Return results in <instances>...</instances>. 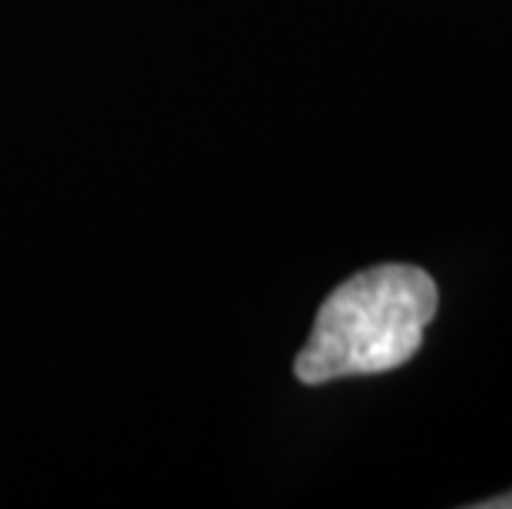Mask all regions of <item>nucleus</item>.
<instances>
[{
    "label": "nucleus",
    "instance_id": "nucleus-1",
    "mask_svg": "<svg viewBox=\"0 0 512 509\" xmlns=\"http://www.w3.org/2000/svg\"><path fill=\"white\" fill-rule=\"evenodd\" d=\"M437 281L417 265H374L341 281L318 308L308 344L294 357L301 384L397 371L423 348L437 318Z\"/></svg>",
    "mask_w": 512,
    "mask_h": 509
},
{
    "label": "nucleus",
    "instance_id": "nucleus-2",
    "mask_svg": "<svg viewBox=\"0 0 512 509\" xmlns=\"http://www.w3.org/2000/svg\"><path fill=\"white\" fill-rule=\"evenodd\" d=\"M473 509H512V490L503 496H493V500H483V503H470Z\"/></svg>",
    "mask_w": 512,
    "mask_h": 509
}]
</instances>
